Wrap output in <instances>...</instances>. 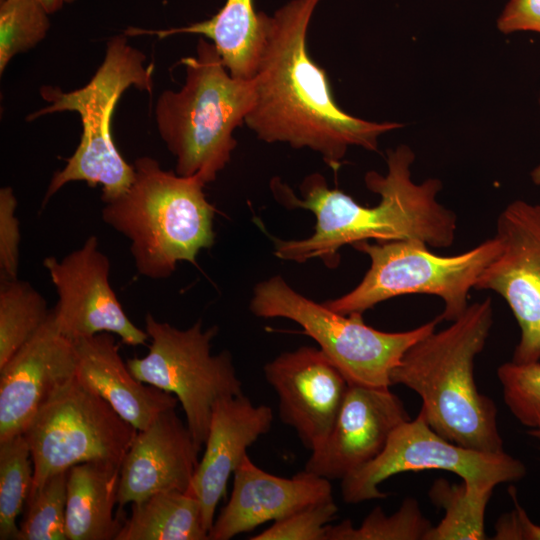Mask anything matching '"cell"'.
Segmentation results:
<instances>
[{"instance_id": "obj_25", "label": "cell", "mask_w": 540, "mask_h": 540, "mask_svg": "<svg viewBox=\"0 0 540 540\" xmlns=\"http://www.w3.org/2000/svg\"><path fill=\"white\" fill-rule=\"evenodd\" d=\"M33 482V462L23 433L0 442V539L18 540L16 520Z\"/></svg>"}, {"instance_id": "obj_37", "label": "cell", "mask_w": 540, "mask_h": 540, "mask_svg": "<svg viewBox=\"0 0 540 540\" xmlns=\"http://www.w3.org/2000/svg\"><path fill=\"white\" fill-rule=\"evenodd\" d=\"M527 434L533 438L540 440V429H527Z\"/></svg>"}, {"instance_id": "obj_4", "label": "cell", "mask_w": 540, "mask_h": 540, "mask_svg": "<svg viewBox=\"0 0 540 540\" xmlns=\"http://www.w3.org/2000/svg\"><path fill=\"white\" fill-rule=\"evenodd\" d=\"M134 179L119 197L105 202L103 221L130 241L137 272L168 278L179 262L196 264L214 245L215 208L198 177L164 170L150 157L137 158Z\"/></svg>"}, {"instance_id": "obj_30", "label": "cell", "mask_w": 540, "mask_h": 540, "mask_svg": "<svg viewBox=\"0 0 540 540\" xmlns=\"http://www.w3.org/2000/svg\"><path fill=\"white\" fill-rule=\"evenodd\" d=\"M497 377L513 416L528 429H540V362H506L498 367Z\"/></svg>"}, {"instance_id": "obj_36", "label": "cell", "mask_w": 540, "mask_h": 540, "mask_svg": "<svg viewBox=\"0 0 540 540\" xmlns=\"http://www.w3.org/2000/svg\"><path fill=\"white\" fill-rule=\"evenodd\" d=\"M540 103V98H539ZM531 179L535 185L540 186V164H538L531 172Z\"/></svg>"}, {"instance_id": "obj_38", "label": "cell", "mask_w": 540, "mask_h": 540, "mask_svg": "<svg viewBox=\"0 0 540 540\" xmlns=\"http://www.w3.org/2000/svg\"><path fill=\"white\" fill-rule=\"evenodd\" d=\"M75 1H77V0H66V4H71V3L75 2Z\"/></svg>"}, {"instance_id": "obj_12", "label": "cell", "mask_w": 540, "mask_h": 540, "mask_svg": "<svg viewBox=\"0 0 540 540\" xmlns=\"http://www.w3.org/2000/svg\"><path fill=\"white\" fill-rule=\"evenodd\" d=\"M497 256L474 289L496 292L508 304L520 329L512 362H540V203L515 200L499 214Z\"/></svg>"}, {"instance_id": "obj_32", "label": "cell", "mask_w": 540, "mask_h": 540, "mask_svg": "<svg viewBox=\"0 0 540 540\" xmlns=\"http://www.w3.org/2000/svg\"><path fill=\"white\" fill-rule=\"evenodd\" d=\"M17 199L11 187L0 189V280L18 278L19 221L15 215Z\"/></svg>"}, {"instance_id": "obj_26", "label": "cell", "mask_w": 540, "mask_h": 540, "mask_svg": "<svg viewBox=\"0 0 540 540\" xmlns=\"http://www.w3.org/2000/svg\"><path fill=\"white\" fill-rule=\"evenodd\" d=\"M430 498L446 509L445 518L432 527L426 540L485 539L484 512L492 491L449 485L438 479L430 489Z\"/></svg>"}, {"instance_id": "obj_18", "label": "cell", "mask_w": 540, "mask_h": 540, "mask_svg": "<svg viewBox=\"0 0 540 540\" xmlns=\"http://www.w3.org/2000/svg\"><path fill=\"white\" fill-rule=\"evenodd\" d=\"M330 498V480L306 469L291 478L275 476L255 465L246 454L233 473L230 499L214 520L208 537L229 540Z\"/></svg>"}, {"instance_id": "obj_16", "label": "cell", "mask_w": 540, "mask_h": 540, "mask_svg": "<svg viewBox=\"0 0 540 540\" xmlns=\"http://www.w3.org/2000/svg\"><path fill=\"white\" fill-rule=\"evenodd\" d=\"M410 420L401 399L389 387L349 384L336 421L305 469L328 480H342L375 459L393 430Z\"/></svg>"}, {"instance_id": "obj_23", "label": "cell", "mask_w": 540, "mask_h": 540, "mask_svg": "<svg viewBox=\"0 0 540 540\" xmlns=\"http://www.w3.org/2000/svg\"><path fill=\"white\" fill-rule=\"evenodd\" d=\"M131 509L115 540H209L200 502L186 492H158Z\"/></svg>"}, {"instance_id": "obj_28", "label": "cell", "mask_w": 540, "mask_h": 540, "mask_svg": "<svg viewBox=\"0 0 540 540\" xmlns=\"http://www.w3.org/2000/svg\"><path fill=\"white\" fill-rule=\"evenodd\" d=\"M49 13L39 0H0V74L16 55L45 39Z\"/></svg>"}, {"instance_id": "obj_33", "label": "cell", "mask_w": 540, "mask_h": 540, "mask_svg": "<svg viewBox=\"0 0 540 540\" xmlns=\"http://www.w3.org/2000/svg\"><path fill=\"white\" fill-rule=\"evenodd\" d=\"M514 503V509L504 513L495 525L496 540H540V525L534 523L520 505L513 486L508 490Z\"/></svg>"}, {"instance_id": "obj_22", "label": "cell", "mask_w": 540, "mask_h": 540, "mask_svg": "<svg viewBox=\"0 0 540 540\" xmlns=\"http://www.w3.org/2000/svg\"><path fill=\"white\" fill-rule=\"evenodd\" d=\"M121 465L85 462L68 470L67 540H115L124 520L114 516Z\"/></svg>"}, {"instance_id": "obj_21", "label": "cell", "mask_w": 540, "mask_h": 540, "mask_svg": "<svg viewBox=\"0 0 540 540\" xmlns=\"http://www.w3.org/2000/svg\"><path fill=\"white\" fill-rule=\"evenodd\" d=\"M268 21L269 15L255 9L254 0H226L215 15L203 21L166 29L128 27L124 33L159 39L178 34L200 35L214 44L233 77L250 80L257 71Z\"/></svg>"}, {"instance_id": "obj_35", "label": "cell", "mask_w": 540, "mask_h": 540, "mask_svg": "<svg viewBox=\"0 0 540 540\" xmlns=\"http://www.w3.org/2000/svg\"><path fill=\"white\" fill-rule=\"evenodd\" d=\"M39 1L45 7V9L48 11L50 15L61 10L64 4H66V0H39Z\"/></svg>"}, {"instance_id": "obj_5", "label": "cell", "mask_w": 540, "mask_h": 540, "mask_svg": "<svg viewBox=\"0 0 540 540\" xmlns=\"http://www.w3.org/2000/svg\"><path fill=\"white\" fill-rule=\"evenodd\" d=\"M185 81L164 90L154 107L156 128L176 159L175 172L213 182L237 145L233 133L254 103L253 79L233 77L214 44L198 39L196 53L184 57Z\"/></svg>"}, {"instance_id": "obj_13", "label": "cell", "mask_w": 540, "mask_h": 540, "mask_svg": "<svg viewBox=\"0 0 540 540\" xmlns=\"http://www.w3.org/2000/svg\"><path fill=\"white\" fill-rule=\"evenodd\" d=\"M58 301L52 309L55 323L73 341L102 332L130 346L144 345L149 336L126 315L110 284V260L92 235L61 260L43 261Z\"/></svg>"}, {"instance_id": "obj_7", "label": "cell", "mask_w": 540, "mask_h": 540, "mask_svg": "<svg viewBox=\"0 0 540 540\" xmlns=\"http://www.w3.org/2000/svg\"><path fill=\"white\" fill-rule=\"evenodd\" d=\"M251 312L261 318H285L314 339L349 384L386 388L390 374L414 343L432 333L439 317L403 332L367 325L362 313L340 314L296 292L279 275L257 284Z\"/></svg>"}, {"instance_id": "obj_1", "label": "cell", "mask_w": 540, "mask_h": 540, "mask_svg": "<svg viewBox=\"0 0 540 540\" xmlns=\"http://www.w3.org/2000/svg\"><path fill=\"white\" fill-rule=\"evenodd\" d=\"M321 0H290L269 15L267 36L253 77L254 103L244 124L266 143L308 148L337 170L352 146L376 151L382 134L402 127L345 112L325 70L307 49L311 18Z\"/></svg>"}, {"instance_id": "obj_14", "label": "cell", "mask_w": 540, "mask_h": 540, "mask_svg": "<svg viewBox=\"0 0 540 540\" xmlns=\"http://www.w3.org/2000/svg\"><path fill=\"white\" fill-rule=\"evenodd\" d=\"M279 398V417L311 452L327 439L349 383L320 348L283 352L264 366Z\"/></svg>"}, {"instance_id": "obj_2", "label": "cell", "mask_w": 540, "mask_h": 540, "mask_svg": "<svg viewBox=\"0 0 540 540\" xmlns=\"http://www.w3.org/2000/svg\"><path fill=\"white\" fill-rule=\"evenodd\" d=\"M415 155L407 145L387 150V173L365 174L366 187L380 196L375 206H364L339 189L330 188L319 173L300 185L301 197L279 178L270 182L274 198L288 209L311 211L316 224L307 238H274V254L282 260L304 263L319 258L327 267L340 262L339 250L356 243L420 240L433 248L450 247L457 231L456 214L436 200L439 179L416 184L411 179Z\"/></svg>"}, {"instance_id": "obj_31", "label": "cell", "mask_w": 540, "mask_h": 540, "mask_svg": "<svg viewBox=\"0 0 540 540\" xmlns=\"http://www.w3.org/2000/svg\"><path fill=\"white\" fill-rule=\"evenodd\" d=\"M333 498L315 502L275 521L251 540H326L327 527L337 515Z\"/></svg>"}, {"instance_id": "obj_10", "label": "cell", "mask_w": 540, "mask_h": 540, "mask_svg": "<svg viewBox=\"0 0 540 540\" xmlns=\"http://www.w3.org/2000/svg\"><path fill=\"white\" fill-rule=\"evenodd\" d=\"M137 432L75 377L39 408L23 431L33 462L29 494L49 477L77 464L121 465Z\"/></svg>"}, {"instance_id": "obj_34", "label": "cell", "mask_w": 540, "mask_h": 540, "mask_svg": "<svg viewBox=\"0 0 540 540\" xmlns=\"http://www.w3.org/2000/svg\"><path fill=\"white\" fill-rule=\"evenodd\" d=\"M496 25L504 34L519 31L540 34V0H508Z\"/></svg>"}, {"instance_id": "obj_27", "label": "cell", "mask_w": 540, "mask_h": 540, "mask_svg": "<svg viewBox=\"0 0 540 540\" xmlns=\"http://www.w3.org/2000/svg\"><path fill=\"white\" fill-rule=\"evenodd\" d=\"M431 529L417 501L406 498L389 517L380 507L374 508L358 528L348 519L335 526L328 525L326 540H426Z\"/></svg>"}, {"instance_id": "obj_29", "label": "cell", "mask_w": 540, "mask_h": 540, "mask_svg": "<svg viewBox=\"0 0 540 540\" xmlns=\"http://www.w3.org/2000/svg\"><path fill=\"white\" fill-rule=\"evenodd\" d=\"M67 474L68 471H64L49 477L29 494L18 540H67Z\"/></svg>"}, {"instance_id": "obj_11", "label": "cell", "mask_w": 540, "mask_h": 540, "mask_svg": "<svg viewBox=\"0 0 540 540\" xmlns=\"http://www.w3.org/2000/svg\"><path fill=\"white\" fill-rule=\"evenodd\" d=\"M445 470L458 475L470 489L493 491L496 485L520 481L527 469L508 453H488L454 444L437 434L419 412L397 426L383 451L341 480L347 504L385 498L378 485L408 471Z\"/></svg>"}, {"instance_id": "obj_17", "label": "cell", "mask_w": 540, "mask_h": 540, "mask_svg": "<svg viewBox=\"0 0 540 540\" xmlns=\"http://www.w3.org/2000/svg\"><path fill=\"white\" fill-rule=\"evenodd\" d=\"M199 449L175 408L161 412L137 432L120 468L118 505L140 503L163 491L186 492Z\"/></svg>"}, {"instance_id": "obj_20", "label": "cell", "mask_w": 540, "mask_h": 540, "mask_svg": "<svg viewBox=\"0 0 540 540\" xmlns=\"http://www.w3.org/2000/svg\"><path fill=\"white\" fill-rule=\"evenodd\" d=\"M76 378L92 390L138 431L146 429L169 408H176L174 394L139 381L119 353L114 334L98 333L75 341Z\"/></svg>"}, {"instance_id": "obj_3", "label": "cell", "mask_w": 540, "mask_h": 540, "mask_svg": "<svg viewBox=\"0 0 540 540\" xmlns=\"http://www.w3.org/2000/svg\"><path fill=\"white\" fill-rule=\"evenodd\" d=\"M492 325L489 297L469 304L448 328L433 331L407 349L390 382L420 396V412L444 439L472 450L501 453L496 405L479 392L474 380V360Z\"/></svg>"}, {"instance_id": "obj_19", "label": "cell", "mask_w": 540, "mask_h": 540, "mask_svg": "<svg viewBox=\"0 0 540 540\" xmlns=\"http://www.w3.org/2000/svg\"><path fill=\"white\" fill-rule=\"evenodd\" d=\"M272 422V409L253 404L243 393L215 404L205 451L186 491L200 502L208 532L231 474L247 454L248 447L268 433Z\"/></svg>"}, {"instance_id": "obj_6", "label": "cell", "mask_w": 540, "mask_h": 540, "mask_svg": "<svg viewBox=\"0 0 540 540\" xmlns=\"http://www.w3.org/2000/svg\"><path fill=\"white\" fill-rule=\"evenodd\" d=\"M153 71V64L146 65V55L131 46L123 32L108 39L102 63L84 86L71 91L51 85L40 88V95L48 104L27 115V121L58 112H75L82 125L77 148L65 166L51 177L43 207L62 187L75 181L92 187L101 185L103 203L119 197L130 187L134 167L126 162L114 143L112 116L128 88L152 92Z\"/></svg>"}, {"instance_id": "obj_15", "label": "cell", "mask_w": 540, "mask_h": 540, "mask_svg": "<svg viewBox=\"0 0 540 540\" xmlns=\"http://www.w3.org/2000/svg\"><path fill=\"white\" fill-rule=\"evenodd\" d=\"M75 341L47 321L0 368V442L22 434L39 408L76 377Z\"/></svg>"}, {"instance_id": "obj_9", "label": "cell", "mask_w": 540, "mask_h": 540, "mask_svg": "<svg viewBox=\"0 0 540 540\" xmlns=\"http://www.w3.org/2000/svg\"><path fill=\"white\" fill-rule=\"evenodd\" d=\"M145 331L151 340L148 354L128 359L127 366L139 381L177 397L201 450L215 404L243 393L232 356L229 351L211 354L218 327L204 330L201 320L182 330L147 313Z\"/></svg>"}, {"instance_id": "obj_8", "label": "cell", "mask_w": 540, "mask_h": 540, "mask_svg": "<svg viewBox=\"0 0 540 540\" xmlns=\"http://www.w3.org/2000/svg\"><path fill=\"white\" fill-rule=\"evenodd\" d=\"M353 247L370 258V267L350 292L324 302L340 314L362 313L388 299L427 294L440 297V320L454 321L468 307L469 292L500 251L496 236L460 254L440 256L420 240L362 241Z\"/></svg>"}, {"instance_id": "obj_24", "label": "cell", "mask_w": 540, "mask_h": 540, "mask_svg": "<svg viewBox=\"0 0 540 540\" xmlns=\"http://www.w3.org/2000/svg\"><path fill=\"white\" fill-rule=\"evenodd\" d=\"M51 310L45 298L18 278L0 284V368L47 321Z\"/></svg>"}]
</instances>
